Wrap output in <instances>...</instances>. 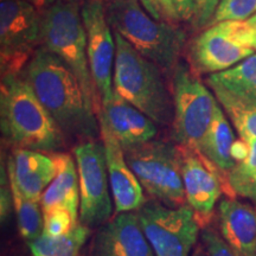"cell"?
Wrapping results in <instances>:
<instances>
[{"instance_id":"obj_7","label":"cell","mask_w":256,"mask_h":256,"mask_svg":"<svg viewBox=\"0 0 256 256\" xmlns=\"http://www.w3.org/2000/svg\"><path fill=\"white\" fill-rule=\"evenodd\" d=\"M217 101L186 63L174 70V139L179 146L200 150L212 121Z\"/></svg>"},{"instance_id":"obj_33","label":"cell","mask_w":256,"mask_h":256,"mask_svg":"<svg viewBox=\"0 0 256 256\" xmlns=\"http://www.w3.org/2000/svg\"><path fill=\"white\" fill-rule=\"evenodd\" d=\"M236 37H238V40L242 44L256 50V28H252L250 26H248L246 24V22H238Z\"/></svg>"},{"instance_id":"obj_21","label":"cell","mask_w":256,"mask_h":256,"mask_svg":"<svg viewBox=\"0 0 256 256\" xmlns=\"http://www.w3.org/2000/svg\"><path fill=\"white\" fill-rule=\"evenodd\" d=\"M208 83L215 92L217 101L232 120L242 142L248 145L256 142V104L241 100L217 83Z\"/></svg>"},{"instance_id":"obj_9","label":"cell","mask_w":256,"mask_h":256,"mask_svg":"<svg viewBox=\"0 0 256 256\" xmlns=\"http://www.w3.org/2000/svg\"><path fill=\"white\" fill-rule=\"evenodd\" d=\"M136 214L156 256H190L200 226L188 204L168 206L147 200Z\"/></svg>"},{"instance_id":"obj_14","label":"cell","mask_w":256,"mask_h":256,"mask_svg":"<svg viewBox=\"0 0 256 256\" xmlns=\"http://www.w3.org/2000/svg\"><path fill=\"white\" fill-rule=\"evenodd\" d=\"M180 148V171L188 204L200 216H209L222 194L220 172L197 150Z\"/></svg>"},{"instance_id":"obj_23","label":"cell","mask_w":256,"mask_h":256,"mask_svg":"<svg viewBox=\"0 0 256 256\" xmlns=\"http://www.w3.org/2000/svg\"><path fill=\"white\" fill-rule=\"evenodd\" d=\"M90 236V228L81 222L69 232L58 238L42 234L40 238L28 242L32 256H78Z\"/></svg>"},{"instance_id":"obj_2","label":"cell","mask_w":256,"mask_h":256,"mask_svg":"<svg viewBox=\"0 0 256 256\" xmlns=\"http://www.w3.org/2000/svg\"><path fill=\"white\" fill-rule=\"evenodd\" d=\"M2 136L18 148L48 153L64 152L66 139L23 75L2 76Z\"/></svg>"},{"instance_id":"obj_20","label":"cell","mask_w":256,"mask_h":256,"mask_svg":"<svg viewBox=\"0 0 256 256\" xmlns=\"http://www.w3.org/2000/svg\"><path fill=\"white\" fill-rule=\"evenodd\" d=\"M235 144L232 128L220 106L217 104L212 121L198 151L212 162L220 174L228 177V174L236 165V160L234 158Z\"/></svg>"},{"instance_id":"obj_30","label":"cell","mask_w":256,"mask_h":256,"mask_svg":"<svg viewBox=\"0 0 256 256\" xmlns=\"http://www.w3.org/2000/svg\"><path fill=\"white\" fill-rule=\"evenodd\" d=\"M220 4V0H194L196 12H194V25L196 28H204L212 23L214 16Z\"/></svg>"},{"instance_id":"obj_25","label":"cell","mask_w":256,"mask_h":256,"mask_svg":"<svg viewBox=\"0 0 256 256\" xmlns=\"http://www.w3.org/2000/svg\"><path fill=\"white\" fill-rule=\"evenodd\" d=\"M226 183L234 194L256 204V142L249 144L247 154L229 172Z\"/></svg>"},{"instance_id":"obj_1","label":"cell","mask_w":256,"mask_h":256,"mask_svg":"<svg viewBox=\"0 0 256 256\" xmlns=\"http://www.w3.org/2000/svg\"><path fill=\"white\" fill-rule=\"evenodd\" d=\"M22 75L62 130L66 142L101 139L98 113L66 64L43 46Z\"/></svg>"},{"instance_id":"obj_15","label":"cell","mask_w":256,"mask_h":256,"mask_svg":"<svg viewBox=\"0 0 256 256\" xmlns=\"http://www.w3.org/2000/svg\"><path fill=\"white\" fill-rule=\"evenodd\" d=\"M90 256H156L136 211L115 215L94 235Z\"/></svg>"},{"instance_id":"obj_35","label":"cell","mask_w":256,"mask_h":256,"mask_svg":"<svg viewBox=\"0 0 256 256\" xmlns=\"http://www.w3.org/2000/svg\"><path fill=\"white\" fill-rule=\"evenodd\" d=\"M246 24L248 25V26H250L252 28H256V14L252 16L248 19V20H246Z\"/></svg>"},{"instance_id":"obj_4","label":"cell","mask_w":256,"mask_h":256,"mask_svg":"<svg viewBox=\"0 0 256 256\" xmlns=\"http://www.w3.org/2000/svg\"><path fill=\"white\" fill-rule=\"evenodd\" d=\"M104 2L112 30L165 72H174L184 46V32L176 24L153 18L139 0Z\"/></svg>"},{"instance_id":"obj_31","label":"cell","mask_w":256,"mask_h":256,"mask_svg":"<svg viewBox=\"0 0 256 256\" xmlns=\"http://www.w3.org/2000/svg\"><path fill=\"white\" fill-rule=\"evenodd\" d=\"M11 206H14V200H12L11 185H10V179L8 174V168H4V162L2 164V190H0V215L2 220L4 222L8 217Z\"/></svg>"},{"instance_id":"obj_32","label":"cell","mask_w":256,"mask_h":256,"mask_svg":"<svg viewBox=\"0 0 256 256\" xmlns=\"http://www.w3.org/2000/svg\"><path fill=\"white\" fill-rule=\"evenodd\" d=\"M172 8H174L178 22H194V12H196V5L194 0H170Z\"/></svg>"},{"instance_id":"obj_18","label":"cell","mask_w":256,"mask_h":256,"mask_svg":"<svg viewBox=\"0 0 256 256\" xmlns=\"http://www.w3.org/2000/svg\"><path fill=\"white\" fill-rule=\"evenodd\" d=\"M220 232L240 256H256V208L235 198L218 206Z\"/></svg>"},{"instance_id":"obj_28","label":"cell","mask_w":256,"mask_h":256,"mask_svg":"<svg viewBox=\"0 0 256 256\" xmlns=\"http://www.w3.org/2000/svg\"><path fill=\"white\" fill-rule=\"evenodd\" d=\"M202 241L206 250V256H240L223 238L220 232L206 226L202 232Z\"/></svg>"},{"instance_id":"obj_24","label":"cell","mask_w":256,"mask_h":256,"mask_svg":"<svg viewBox=\"0 0 256 256\" xmlns=\"http://www.w3.org/2000/svg\"><path fill=\"white\" fill-rule=\"evenodd\" d=\"M8 179L14 200V209L17 216L18 230L25 241L31 242L43 234L44 212L40 202L28 200L22 194L14 182L11 178Z\"/></svg>"},{"instance_id":"obj_34","label":"cell","mask_w":256,"mask_h":256,"mask_svg":"<svg viewBox=\"0 0 256 256\" xmlns=\"http://www.w3.org/2000/svg\"><path fill=\"white\" fill-rule=\"evenodd\" d=\"M24 2H30V4L34 5L36 8L40 10V11L43 12L44 10L46 8V0H24Z\"/></svg>"},{"instance_id":"obj_36","label":"cell","mask_w":256,"mask_h":256,"mask_svg":"<svg viewBox=\"0 0 256 256\" xmlns=\"http://www.w3.org/2000/svg\"><path fill=\"white\" fill-rule=\"evenodd\" d=\"M72 2V0H46V4L48 8V6H50V5L57 4V2Z\"/></svg>"},{"instance_id":"obj_3","label":"cell","mask_w":256,"mask_h":256,"mask_svg":"<svg viewBox=\"0 0 256 256\" xmlns=\"http://www.w3.org/2000/svg\"><path fill=\"white\" fill-rule=\"evenodd\" d=\"M115 37L114 92L160 126L174 124V98L164 80V70L136 51L118 32Z\"/></svg>"},{"instance_id":"obj_17","label":"cell","mask_w":256,"mask_h":256,"mask_svg":"<svg viewBox=\"0 0 256 256\" xmlns=\"http://www.w3.org/2000/svg\"><path fill=\"white\" fill-rule=\"evenodd\" d=\"M8 178L28 200L40 202L56 176V164L48 153L14 147L6 162Z\"/></svg>"},{"instance_id":"obj_22","label":"cell","mask_w":256,"mask_h":256,"mask_svg":"<svg viewBox=\"0 0 256 256\" xmlns=\"http://www.w3.org/2000/svg\"><path fill=\"white\" fill-rule=\"evenodd\" d=\"M208 82L217 83L241 100L256 104V54L226 72L212 74Z\"/></svg>"},{"instance_id":"obj_13","label":"cell","mask_w":256,"mask_h":256,"mask_svg":"<svg viewBox=\"0 0 256 256\" xmlns=\"http://www.w3.org/2000/svg\"><path fill=\"white\" fill-rule=\"evenodd\" d=\"M98 122L101 140L104 145L107 159L115 215L138 211L147 202L144 188L130 166L128 165L122 146L112 133L104 119L98 118Z\"/></svg>"},{"instance_id":"obj_16","label":"cell","mask_w":256,"mask_h":256,"mask_svg":"<svg viewBox=\"0 0 256 256\" xmlns=\"http://www.w3.org/2000/svg\"><path fill=\"white\" fill-rule=\"evenodd\" d=\"M98 116L104 119L124 150L154 140L158 133L154 121L116 92L110 101L102 104Z\"/></svg>"},{"instance_id":"obj_5","label":"cell","mask_w":256,"mask_h":256,"mask_svg":"<svg viewBox=\"0 0 256 256\" xmlns=\"http://www.w3.org/2000/svg\"><path fill=\"white\" fill-rule=\"evenodd\" d=\"M42 46L72 69L98 114L102 104L89 66L80 0L57 2L42 12Z\"/></svg>"},{"instance_id":"obj_26","label":"cell","mask_w":256,"mask_h":256,"mask_svg":"<svg viewBox=\"0 0 256 256\" xmlns=\"http://www.w3.org/2000/svg\"><path fill=\"white\" fill-rule=\"evenodd\" d=\"M256 14V0H220L211 24L246 22Z\"/></svg>"},{"instance_id":"obj_10","label":"cell","mask_w":256,"mask_h":256,"mask_svg":"<svg viewBox=\"0 0 256 256\" xmlns=\"http://www.w3.org/2000/svg\"><path fill=\"white\" fill-rule=\"evenodd\" d=\"M80 182L78 220L88 228H100L113 214L110 176L104 145L101 139L80 142L74 147Z\"/></svg>"},{"instance_id":"obj_12","label":"cell","mask_w":256,"mask_h":256,"mask_svg":"<svg viewBox=\"0 0 256 256\" xmlns=\"http://www.w3.org/2000/svg\"><path fill=\"white\" fill-rule=\"evenodd\" d=\"M238 22H220L200 32L188 51L194 70L211 75L222 72L255 54L254 49L238 40Z\"/></svg>"},{"instance_id":"obj_29","label":"cell","mask_w":256,"mask_h":256,"mask_svg":"<svg viewBox=\"0 0 256 256\" xmlns=\"http://www.w3.org/2000/svg\"><path fill=\"white\" fill-rule=\"evenodd\" d=\"M139 2L153 18L172 24L178 23L177 16L170 0H139Z\"/></svg>"},{"instance_id":"obj_19","label":"cell","mask_w":256,"mask_h":256,"mask_svg":"<svg viewBox=\"0 0 256 256\" xmlns=\"http://www.w3.org/2000/svg\"><path fill=\"white\" fill-rule=\"evenodd\" d=\"M56 164V176L43 194L40 204L42 210L56 208L68 210L75 220L80 217V182L75 158L66 152L51 153Z\"/></svg>"},{"instance_id":"obj_11","label":"cell","mask_w":256,"mask_h":256,"mask_svg":"<svg viewBox=\"0 0 256 256\" xmlns=\"http://www.w3.org/2000/svg\"><path fill=\"white\" fill-rule=\"evenodd\" d=\"M81 14L87 34V52L92 81L101 104H104L114 95L115 37L106 16L104 0H82Z\"/></svg>"},{"instance_id":"obj_8","label":"cell","mask_w":256,"mask_h":256,"mask_svg":"<svg viewBox=\"0 0 256 256\" xmlns=\"http://www.w3.org/2000/svg\"><path fill=\"white\" fill-rule=\"evenodd\" d=\"M42 46V11L24 0H0L2 76L22 75Z\"/></svg>"},{"instance_id":"obj_27","label":"cell","mask_w":256,"mask_h":256,"mask_svg":"<svg viewBox=\"0 0 256 256\" xmlns=\"http://www.w3.org/2000/svg\"><path fill=\"white\" fill-rule=\"evenodd\" d=\"M80 220H75L68 210L62 208L44 211L43 234L52 238H58L69 232Z\"/></svg>"},{"instance_id":"obj_6","label":"cell","mask_w":256,"mask_h":256,"mask_svg":"<svg viewBox=\"0 0 256 256\" xmlns=\"http://www.w3.org/2000/svg\"><path fill=\"white\" fill-rule=\"evenodd\" d=\"M144 191L153 200L168 206H184L186 202L180 171L178 144L151 140L142 145L124 150Z\"/></svg>"}]
</instances>
